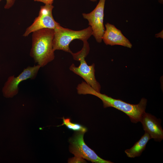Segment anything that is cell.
I'll use <instances>...</instances> for the list:
<instances>
[{
	"mask_svg": "<svg viewBox=\"0 0 163 163\" xmlns=\"http://www.w3.org/2000/svg\"><path fill=\"white\" fill-rule=\"evenodd\" d=\"M106 0H99L96 6L90 12L82 14L83 18L87 19L92 31V35L96 41L101 42L105 30L104 24V9Z\"/></svg>",
	"mask_w": 163,
	"mask_h": 163,
	"instance_id": "8992f818",
	"label": "cell"
},
{
	"mask_svg": "<svg viewBox=\"0 0 163 163\" xmlns=\"http://www.w3.org/2000/svg\"><path fill=\"white\" fill-rule=\"evenodd\" d=\"M53 8L52 4H46L41 6L38 16L35 19L32 24L27 29L23 36H27L30 33L43 28L54 30L60 24L53 18L52 10Z\"/></svg>",
	"mask_w": 163,
	"mask_h": 163,
	"instance_id": "ba28073f",
	"label": "cell"
},
{
	"mask_svg": "<svg viewBox=\"0 0 163 163\" xmlns=\"http://www.w3.org/2000/svg\"><path fill=\"white\" fill-rule=\"evenodd\" d=\"M68 162L69 163H86V161L83 158L80 157L75 156V157L69 159Z\"/></svg>",
	"mask_w": 163,
	"mask_h": 163,
	"instance_id": "4fadbf2b",
	"label": "cell"
},
{
	"mask_svg": "<svg viewBox=\"0 0 163 163\" xmlns=\"http://www.w3.org/2000/svg\"><path fill=\"white\" fill-rule=\"evenodd\" d=\"M34 1L41 2L45 4H52L54 0H34Z\"/></svg>",
	"mask_w": 163,
	"mask_h": 163,
	"instance_id": "9a60e30c",
	"label": "cell"
},
{
	"mask_svg": "<svg viewBox=\"0 0 163 163\" xmlns=\"http://www.w3.org/2000/svg\"><path fill=\"white\" fill-rule=\"evenodd\" d=\"M156 38H160L161 39L163 38V30H162L160 32L156 34L155 36Z\"/></svg>",
	"mask_w": 163,
	"mask_h": 163,
	"instance_id": "2e32d148",
	"label": "cell"
},
{
	"mask_svg": "<svg viewBox=\"0 0 163 163\" xmlns=\"http://www.w3.org/2000/svg\"><path fill=\"white\" fill-rule=\"evenodd\" d=\"M41 67L38 65L28 66L24 69L18 76L9 77L2 88L3 96L6 98L12 97L18 92V86L21 82L28 79H34Z\"/></svg>",
	"mask_w": 163,
	"mask_h": 163,
	"instance_id": "52a82bcc",
	"label": "cell"
},
{
	"mask_svg": "<svg viewBox=\"0 0 163 163\" xmlns=\"http://www.w3.org/2000/svg\"><path fill=\"white\" fill-rule=\"evenodd\" d=\"M33 33L30 56L35 62L42 67L55 58L53 46L54 30L43 28Z\"/></svg>",
	"mask_w": 163,
	"mask_h": 163,
	"instance_id": "7a4b0ae2",
	"label": "cell"
},
{
	"mask_svg": "<svg viewBox=\"0 0 163 163\" xmlns=\"http://www.w3.org/2000/svg\"><path fill=\"white\" fill-rule=\"evenodd\" d=\"M89 0L92 2H95L97 1V0Z\"/></svg>",
	"mask_w": 163,
	"mask_h": 163,
	"instance_id": "ac0fdd59",
	"label": "cell"
},
{
	"mask_svg": "<svg viewBox=\"0 0 163 163\" xmlns=\"http://www.w3.org/2000/svg\"><path fill=\"white\" fill-rule=\"evenodd\" d=\"M161 120L150 113L145 112L140 121L145 132L149 134L151 138L160 142L163 139V130L161 125Z\"/></svg>",
	"mask_w": 163,
	"mask_h": 163,
	"instance_id": "30bf717a",
	"label": "cell"
},
{
	"mask_svg": "<svg viewBox=\"0 0 163 163\" xmlns=\"http://www.w3.org/2000/svg\"><path fill=\"white\" fill-rule=\"evenodd\" d=\"M85 133L76 132L69 140V150L75 156L80 157L92 163H112L113 162L100 158L85 143Z\"/></svg>",
	"mask_w": 163,
	"mask_h": 163,
	"instance_id": "5b68a950",
	"label": "cell"
},
{
	"mask_svg": "<svg viewBox=\"0 0 163 163\" xmlns=\"http://www.w3.org/2000/svg\"><path fill=\"white\" fill-rule=\"evenodd\" d=\"M77 90L78 94H90L98 97L102 101L104 108L113 107L123 112L134 123L140 122L142 115L145 112L147 100L144 98L137 104H130L98 92L85 82L78 85Z\"/></svg>",
	"mask_w": 163,
	"mask_h": 163,
	"instance_id": "6da1fadb",
	"label": "cell"
},
{
	"mask_svg": "<svg viewBox=\"0 0 163 163\" xmlns=\"http://www.w3.org/2000/svg\"><path fill=\"white\" fill-rule=\"evenodd\" d=\"M62 118L63 119L62 124L57 126L64 125L69 129L76 132H82L85 133L87 131V129L86 127L79 124L71 122L70 118H65L64 117Z\"/></svg>",
	"mask_w": 163,
	"mask_h": 163,
	"instance_id": "7c38bea8",
	"label": "cell"
},
{
	"mask_svg": "<svg viewBox=\"0 0 163 163\" xmlns=\"http://www.w3.org/2000/svg\"><path fill=\"white\" fill-rule=\"evenodd\" d=\"M159 0V2L161 4H162L163 3V0Z\"/></svg>",
	"mask_w": 163,
	"mask_h": 163,
	"instance_id": "e0dca14e",
	"label": "cell"
},
{
	"mask_svg": "<svg viewBox=\"0 0 163 163\" xmlns=\"http://www.w3.org/2000/svg\"><path fill=\"white\" fill-rule=\"evenodd\" d=\"M92 35L91 27L79 30H75L63 27L60 24L54 29V37L53 42L54 50H62L70 53L72 52L69 47L71 42L75 39L84 42L87 40Z\"/></svg>",
	"mask_w": 163,
	"mask_h": 163,
	"instance_id": "3957f363",
	"label": "cell"
},
{
	"mask_svg": "<svg viewBox=\"0 0 163 163\" xmlns=\"http://www.w3.org/2000/svg\"><path fill=\"white\" fill-rule=\"evenodd\" d=\"M83 42V46L81 50L76 53L72 52L71 53L75 60L80 62V65L76 67L74 64H72L69 67V69L82 77L95 91L100 92L101 86L95 76V65L93 63L89 66L85 59L89 53V44L87 41Z\"/></svg>",
	"mask_w": 163,
	"mask_h": 163,
	"instance_id": "277c9868",
	"label": "cell"
},
{
	"mask_svg": "<svg viewBox=\"0 0 163 163\" xmlns=\"http://www.w3.org/2000/svg\"><path fill=\"white\" fill-rule=\"evenodd\" d=\"M2 0H0V1ZM15 0H6V3L4 6L5 9H9L14 5Z\"/></svg>",
	"mask_w": 163,
	"mask_h": 163,
	"instance_id": "5bb4252c",
	"label": "cell"
},
{
	"mask_svg": "<svg viewBox=\"0 0 163 163\" xmlns=\"http://www.w3.org/2000/svg\"><path fill=\"white\" fill-rule=\"evenodd\" d=\"M151 139L149 134L145 132L140 139L131 148L125 151V153L128 157L130 158L139 156L145 150L147 142Z\"/></svg>",
	"mask_w": 163,
	"mask_h": 163,
	"instance_id": "8fae6325",
	"label": "cell"
},
{
	"mask_svg": "<svg viewBox=\"0 0 163 163\" xmlns=\"http://www.w3.org/2000/svg\"><path fill=\"white\" fill-rule=\"evenodd\" d=\"M105 27L106 30L102 40L106 45H118L132 48V44L129 40L114 25L107 23L105 24Z\"/></svg>",
	"mask_w": 163,
	"mask_h": 163,
	"instance_id": "9c48e42d",
	"label": "cell"
}]
</instances>
